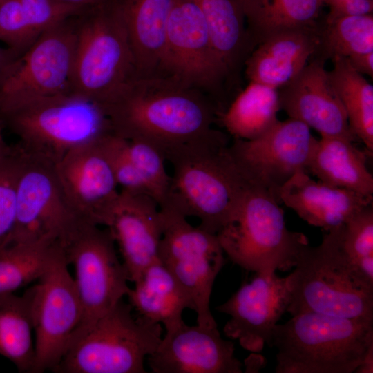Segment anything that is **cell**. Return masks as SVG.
Segmentation results:
<instances>
[{
	"label": "cell",
	"instance_id": "cell-23",
	"mask_svg": "<svg viewBox=\"0 0 373 373\" xmlns=\"http://www.w3.org/2000/svg\"><path fill=\"white\" fill-rule=\"evenodd\" d=\"M124 28L137 74L158 73L173 0H107Z\"/></svg>",
	"mask_w": 373,
	"mask_h": 373
},
{
	"label": "cell",
	"instance_id": "cell-27",
	"mask_svg": "<svg viewBox=\"0 0 373 373\" xmlns=\"http://www.w3.org/2000/svg\"><path fill=\"white\" fill-rule=\"evenodd\" d=\"M323 4L321 0H243L252 44L281 31L317 27Z\"/></svg>",
	"mask_w": 373,
	"mask_h": 373
},
{
	"label": "cell",
	"instance_id": "cell-30",
	"mask_svg": "<svg viewBox=\"0 0 373 373\" xmlns=\"http://www.w3.org/2000/svg\"><path fill=\"white\" fill-rule=\"evenodd\" d=\"M27 294H0V355L20 372L32 373L35 340Z\"/></svg>",
	"mask_w": 373,
	"mask_h": 373
},
{
	"label": "cell",
	"instance_id": "cell-35",
	"mask_svg": "<svg viewBox=\"0 0 373 373\" xmlns=\"http://www.w3.org/2000/svg\"><path fill=\"white\" fill-rule=\"evenodd\" d=\"M21 151L13 146L10 155L0 165V250L13 242L17 211V180Z\"/></svg>",
	"mask_w": 373,
	"mask_h": 373
},
{
	"label": "cell",
	"instance_id": "cell-22",
	"mask_svg": "<svg viewBox=\"0 0 373 373\" xmlns=\"http://www.w3.org/2000/svg\"><path fill=\"white\" fill-rule=\"evenodd\" d=\"M320 46L318 26L274 34L257 44L245 59L247 78L279 89L301 72Z\"/></svg>",
	"mask_w": 373,
	"mask_h": 373
},
{
	"label": "cell",
	"instance_id": "cell-14",
	"mask_svg": "<svg viewBox=\"0 0 373 373\" xmlns=\"http://www.w3.org/2000/svg\"><path fill=\"white\" fill-rule=\"evenodd\" d=\"M314 139L309 127L289 117L255 139H233L229 151L247 182L267 190L279 202L281 186L297 172H307Z\"/></svg>",
	"mask_w": 373,
	"mask_h": 373
},
{
	"label": "cell",
	"instance_id": "cell-18",
	"mask_svg": "<svg viewBox=\"0 0 373 373\" xmlns=\"http://www.w3.org/2000/svg\"><path fill=\"white\" fill-rule=\"evenodd\" d=\"M100 225L118 247L130 282L160 260L162 224L159 205L151 197L119 191Z\"/></svg>",
	"mask_w": 373,
	"mask_h": 373
},
{
	"label": "cell",
	"instance_id": "cell-42",
	"mask_svg": "<svg viewBox=\"0 0 373 373\" xmlns=\"http://www.w3.org/2000/svg\"><path fill=\"white\" fill-rule=\"evenodd\" d=\"M355 372L372 373L373 372V347L367 352L363 361L356 369Z\"/></svg>",
	"mask_w": 373,
	"mask_h": 373
},
{
	"label": "cell",
	"instance_id": "cell-21",
	"mask_svg": "<svg viewBox=\"0 0 373 373\" xmlns=\"http://www.w3.org/2000/svg\"><path fill=\"white\" fill-rule=\"evenodd\" d=\"M278 200L309 224L323 231L344 224L355 213L372 204L373 198L315 180L298 171L280 189Z\"/></svg>",
	"mask_w": 373,
	"mask_h": 373
},
{
	"label": "cell",
	"instance_id": "cell-41",
	"mask_svg": "<svg viewBox=\"0 0 373 373\" xmlns=\"http://www.w3.org/2000/svg\"><path fill=\"white\" fill-rule=\"evenodd\" d=\"M63 3L75 6L86 10L93 8L104 3L107 0H58Z\"/></svg>",
	"mask_w": 373,
	"mask_h": 373
},
{
	"label": "cell",
	"instance_id": "cell-33",
	"mask_svg": "<svg viewBox=\"0 0 373 373\" xmlns=\"http://www.w3.org/2000/svg\"><path fill=\"white\" fill-rule=\"evenodd\" d=\"M339 243L358 276L373 287V208L370 204L339 227Z\"/></svg>",
	"mask_w": 373,
	"mask_h": 373
},
{
	"label": "cell",
	"instance_id": "cell-34",
	"mask_svg": "<svg viewBox=\"0 0 373 373\" xmlns=\"http://www.w3.org/2000/svg\"><path fill=\"white\" fill-rule=\"evenodd\" d=\"M124 140L126 153L143 178L150 195L159 206L162 205L166 200L170 184L163 152L144 140Z\"/></svg>",
	"mask_w": 373,
	"mask_h": 373
},
{
	"label": "cell",
	"instance_id": "cell-36",
	"mask_svg": "<svg viewBox=\"0 0 373 373\" xmlns=\"http://www.w3.org/2000/svg\"><path fill=\"white\" fill-rule=\"evenodd\" d=\"M39 37L31 28L19 0L0 1V41L21 55Z\"/></svg>",
	"mask_w": 373,
	"mask_h": 373
},
{
	"label": "cell",
	"instance_id": "cell-2",
	"mask_svg": "<svg viewBox=\"0 0 373 373\" xmlns=\"http://www.w3.org/2000/svg\"><path fill=\"white\" fill-rule=\"evenodd\" d=\"M163 153L173 171L162 205L168 204L186 218H197L201 228L216 235L249 184L231 155L227 135L213 129Z\"/></svg>",
	"mask_w": 373,
	"mask_h": 373
},
{
	"label": "cell",
	"instance_id": "cell-29",
	"mask_svg": "<svg viewBox=\"0 0 373 373\" xmlns=\"http://www.w3.org/2000/svg\"><path fill=\"white\" fill-rule=\"evenodd\" d=\"M330 82L345 109L350 126L369 153L373 152V86L345 57H334Z\"/></svg>",
	"mask_w": 373,
	"mask_h": 373
},
{
	"label": "cell",
	"instance_id": "cell-43",
	"mask_svg": "<svg viewBox=\"0 0 373 373\" xmlns=\"http://www.w3.org/2000/svg\"><path fill=\"white\" fill-rule=\"evenodd\" d=\"M321 1L323 2L324 0H321Z\"/></svg>",
	"mask_w": 373,
	"mask_h": 373
},
{
	"label": "cell",
	"instance_id": "cell-1",
	"mask_svg": "<svg viewBox=\"0 0 373 373\" xmlns=\"http://www.w3.org/2000/svg\"><path fill=\"white\" fill-rule=\"evenodd\" d=\"M104 107L115 134L162 152L210 133L218 115L199 88L159 73L136 75Z\"/></svg>",
	"mask_w": 373,
	"mask_h": 373
},
{
	"label": "cell",
	"instance_id": "cell-39",
	"mask_svg": "<svg viewBox=\"0 0 373 373\" xmlns=\"http://www.w3.org/2000/svg\"><path fill=\"white\" fill-rule=\"evenodd\" d=\"M19 55H20L6 46L4 48L0 46V82L13 61Z\"/></svg>",
	"mask_w": 373,
	"mask_h": 373
},
{
	"label": "cell",
	"instance_id": "cell-20",
	"mask_svg": "<svg viewBox=\"0 0 373 373\" xmlns=\"http://www.w3.org/2000/svg\"><path fill=\"white\" fill-rule=\"evenodd\" d=\"M103 139L73 149L55 164L75 209L84 219L99 226L119 194Z\"/></svg>",
	"mask_w": 373,
	"mask_h": 373
},
{
	"label": "cell",
	"instance_id": "cell-7",
	"mask_svg": "<svg viewBox=\"0 0 373 373\" xmlns=\"http://www.w3.org/2000/svg\"><path fill=\"white\" fill-rule=\"evenodd\" d=\"M121 300L71 341L57 373H146L144 361L162 340V327Z\"/></svg>",
	"mask_w": 373,
	"mask_h": 373
},
{
	"label": "cell",
	"instance_id": "cell-9",
	"mask_svg": "<svg viewBox=\"0 0 373 373\" xmlns=\"http://www.w3.org/2000/svg\"><path fill=\"white\" fill-rule=\"evenodd\" d=\"M162 238L159 259L171 272L193 305L197 324L217 327L210 309L213 285L224 264V251L216 234L168 204L159 207Z\"/></svg>",
	"mask_w": 373,
	"mask_h": 373
},
{
	"label": "cell",
	"instance_id": "cell-13",
	"mask_svg": "<svg viewBox=\"0 0 373 373\" xmlns=\"http://www.w3.org/2000/svg\"><path fill=\"white\" fill-rule=\"evenodd\" d=\"M68 265L61 246L37 283L25 291L35 336L32 373L53 372L80 322L81 304Z\"/></svg>",
	"mask_w": 373,
	"mask_h": 373
},
{
	"label": "cell",
	"instance_id": "cell-24",
	"mask_svg": "<svg viewBox=\"0 0 373 373\" xmlns=\"http://www.w3.org/2000/svg\"><path fill=\"white\" fill-rule=\"evenodd\" d=\"M306 171L328 185L373 198V176L367 166L366 154L350 140L315 138Z\"/></svg>",
	"mask_w": 373,
	"mask_h": 373
},
{
	"label": "cell",
	"instance_id": "cell-6",
	"mask_svg": "<svg viewBox=\"0 0 373 373\" xmlns=\"http://www.w3.org/2000/svg\"><path fill=\"white\" fill-rule=\"evenodd\" d=\"M279 203L267 190L248 184L229 220L216 233L234 264L255 273L294 268L300 249L309 241L304 233L287 228Z\"/></svg>",
	"mask_w": 373,
	"mask_h": 373
},
{
	"label": "cell",
	"instance_id": "cell-37",
	"mask_svg": "<svg viewBox=\"0 0 373 373\" xmlns=\"http://www.w3.org/2000/svg\"><path fill=\"white\" fill-rule=\"evenodd\" d=\"M19 1L31 28L38 36L88 10L58 0Z\"/></svg>",
	"mask_w": 373,
	"mask_h": 373
},
{
	"label": "cell",
	"instance_id": "cell-26",
	"mask_svg": "<svg viewBox=\"0 0 373 373\" xmlns=\"http://www.w3.org/2000/svg\"><path fill=\"white\" fill-rule=\"evenodd\" d=\"M207 23L213 44L226 75L236 69L252 44L243 0H193Z\"/></svg>",
	"mask_w": 373,
	"mask_h": 373
},
{
	"label": "cell",
	"instance_id": "cell-5",
	"mask_svg": "<svg viewBox=\"0 0 373 373\" xmlns=\"http://www.w3.org/2000/svg\"><path fill=\"white\" fill-rule=\"evenodd\" d=\"M19 148L56 164L68 152L113 132L104 107L73 93L37 99L0 117Z\"/></svg>",
	"mask_w": 373,
	"mask_h": 373
},
{
	"label": "cell",
	"instance_id": "cell-28",
	"mask_svg": "<svg viewBox=\"0 0 373 373\" xmlns=\"http://www.w3.org/2000/svg\"><path fill=\"white\" fill-rule=\"evenodd\" d=\"M278 89L255 82L249 84L221 113L220 120L233 139H255L279 119Z\"/></svg>",
	"mask_w": 373,
	"mask_h": 373
},
{
	"label": "cell",
	"instance_id": "cell-8",
	"mask_svg": "<svg viewBox=\"0 0 373 373\" xmlns=\"http://www.w3.org/2000/svg\"><path fill=\"white\" fill-rule=\"evenodd\" d=\"M136 75L127 34L107 1L77 17L71 93L104 106Z\"/></svg>",
	"mask_w": 373,
	"mask_h": 373
},
{
	"label": "cell",
	"instance_id": "cell-12",
	"mask_svg": "<svg viewBox=\"0 0 373 373\" xmlns=\"http://www.w3.org/2000/svg\"><path fill=\"white\" fill-rule=\"evenodd\" d=\"M77 17L42 33L14 61L0 82V117L31 102L70 92Z\"/></svg>",
	"mask_w": 373,
	"mask_h": 373
},
{
	"label": "cell",
	"instance_id": "cell-15",
	"mask_svg": "<svg viewBox=\"0 0 373 373\" xmlns=\"http://www.w3.org/2000/svg\"><path fill=\"white\" fill-rule=\"evenodd\" d=\"M158 73L195 88H209L227 75L200 10L193 0H173Z\"/></svg>",
	"mask_w": 373,
	"mask_h": 373
},
{
	"label": "cell",
	"instance_id": "cell-10",
	"mask_svg": "<svg viewBox=\"0 0 373 373\" xmlns=\"http://www.w3.org/2000/svg\"><path fill=\"white\" fill-rule=\"evenodd\" d=\"M61 247L68 265L75 270L82 307L81 320L70 343L126 296L131 288L127 271L106 228L86 221Z\"/></svg>",
	"mask_w": 373,
	"mask_h": 373
},
{
	"label": "cell",
	"instance_id": "cell-3",
	"mask_svg": "<svg viewBox=\"0 0 373 373\" xmlns=\"http://www.w3.org/2000/svg\"><path fill=\"white\" fill-rule=\"evenodd\" d=\"M276 373H352L373 347V321L305 312L272 329Z\"/></svg>",
	"mask_w": 373,
	"mask_h": 373
},
{
	"label": "cell",
	"instance_id": "cell-11",
	"mask_svg": "<svg viewBox=\"0 0 373 373\" xmlns=\"http://www.w3.org/2000/svg\"><path fill=\"white\" fill-rule=\"evenodd\" d=\"M19 149L21 160L12 243L51 242L62 246L88 220L77 211L67 197L55 164Z\"/></svg>",
	"mask_w": 373,
	"mask_h": 373
},
{
	"label": "cell",
	"instance_id": "cell-40",
	"mask_svg": "<svg viewBox=\"0 0 373 373\" xmlns=\"http://www.w3.org/2000/svg\"><path fill=\"white\" fill-rule=\"evenodd\" d=\"M4 130L5 127L0 120V165L10 155L13 149V146L9 145L5 140Z\"/></svg>",
	"mask_w": 373,
	"mask_h": 373
},
{
	"label": "cell",
	"instance_id": "cell-25",
	"mask_svg": "<svg viewBox=\"0 0 373 373\" xmlns=\"http://www.w3.org/2000/svg\"><path fill=\"white\" fill-rule=\"evenodd\" d=\"M133 283L126 296L136 315L165 329L184 321L186 309L193 310L188 294L160 260L148 266Z\"/></svg>",
	"mask_w": 373,
	"mask_h": 373
},
{
	"label": "cell",
	"instance_id": "cell-4",
	"mask_svg": "<svg viewBox=\"0 0 373 373\" xmlns=\"http://www.w3.org/2000/svg\"><path fill=\"white\" fill-rule=\"evenodd\" d=\"M291 316L315 312L373 321V287L356 272L343 253L339 227L324 231L321 243L305 245L286 276Z\"/></svg>",
	"mask_w": 373,
	"mask_h": 373
},
{
	"label": "cell",
	"instance_id": "cell-31",
	"mask_svg": "<svg viewBox=\"0 0 373 373\" xmlns=\"http://www.w3.org/2000/svg\"><path fill=\"white\" fill-rule=\"evenodd\" d=\"M58 242L12 243L0 250V294L12 293L37 280L57 250Z\"/></svg>",
	"mask_w": 373,
	"mask_h": 373
},
{
	"label": "cell",
	"instance_id": "cell-44",
	"mask_svg": "<svg viewBox=\"0 0 373 373\" xmlns=\"http://www.w3.org/2000/svg\"><path fill=\"white\" fill-rule=\"evenodd\" d=\"M1 1V0H0Z\"/></svg>",
	"mask_w": 373,
	"mask_h": 373
},
{
	"label": "cell",
	"instance_id": "cell-38",
	"mask_svg": "<svg viewBox=\"0 0 373 373\" xmlns=\"http://www.w3.org/2000/svg\"><path fill=\"white\" fill-rule=\"evenodd\" d=\"M350 66L361 75L373 77V51L346 58Z\"/></svg>",
	"mask_w": 373,
	"mask_h": 373
},
{
	"label": "cell",
	"instance_id": "cell-17",
	"mask_svg": "<svg viewBox=\"0 0 373 373\" xmlns=\"http://www.w3.org/2000/svg\"><path fill=\"white\" fill-rule=\"evenodd\" d=\"M156 350L146 358L153 373H242L234 344L217 327L182 322L166 328Z\"/></svg>",
	"mask_w": 373,
	"mask_h": 373
},
{
	"label": "cell",
	"instance_id": "cell-16",
	"mask_svg": "<svg viewBox=\"0 0 373 373\" xmlns=\"http://www.w3.org/2000/svg\"><path fill=\"white\" fill-rule=\"evenodd\" d=\"M216 310L230 316L224 334L237 340L245 350L260 352L269 345L271 332L288 305L286 277L271 273H256Z\"/></svg>",
	"mask_w": 373,
	"mask_h": 373
},
{
	"label": "cell",
	"instance_id": "cell-19",
	"mask_svg": "<svg viewBox=\"0 0 373 373\" xmlns=\"http://www.w3.org/2000/svg\"><path fill=\"white\" fill-rule=\"evenodd\" d=\"M323 55L309 60L291 82L278 89L280 110L321 136L358 140L325 68Z\"/></svg>",
	"mask_w": 373,
	"mask_h": 373
},
{
	"label": "cell",
	"instance_id": "cell-32",
	"mask_svg": "<svg viewBox=\"0 0 373 373\" xmlns=\"http://www.w3.org/2000/svg\"><path fill=\"white\" fill-rule=\"evenodd\" d=\"M321 46L326 59L347 58L373 51V15H347L325 19Z\"/></svg>",
	"mask_w": 373,
	"mask_h": 373
}]
</instances>
